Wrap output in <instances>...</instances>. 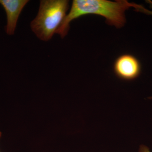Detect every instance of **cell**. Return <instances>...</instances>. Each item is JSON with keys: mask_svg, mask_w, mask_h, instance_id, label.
Instances as JSON below:
<instances>
[{"mask_svg": "<svg viewBox=\"0 0 152 152\" xmlns=\"http://www.w3.org/2000/svg\"><path fill=\"white\" fill-rule=\"evenodd\" d=\"M29 2L28 0H0V4L7 16L5 30L8 35L12 36L15 34L19 17Z\"/></svg>", "mask_w": 152, "mask_h": 152, "instance_id": "cell-4", "label": "cell"}, {"mask_svg": "<svg viewBox=\"0 0 152 152\" xmlns=\"http://www.w3.org/2000/svg\"><path fill=\"white\" fill-rule=\"evenodd\" d=\"M131 7L145 13H150V11L142 6L129 2L126 0L115 2L107 0H74L70 10L67 14L56 34L62 39L64 38L67 35L71 22L80 17L91 14L104 17L108 24L110 26L117 28L122 27L126 22L125 12Z\"/></svg>", "mask_w": 152, "mask_h": 152, "instance_id": "cell-1", "label": "cell"}, {"mask_svg": "<svg viewBox=\"0 0 152 152\" xmlns=\"http://www.w3.org/2000/svg\"><path fill=\"white\" fill-rule=\"evenodd\" d=\"M115 74L120 78L132 80L137 77L141 71V66L137 59L129 54L118 57L114 65Z\"/></svg>", "mask_w": 152, "mask_h": 152, "instance_id": "cell-3", "label": "cell"}, {"mask_svg": "<svg viewBox=\"0 0 152 152\" xmlns=\"http://www.w3.org/2000/svg\"><path fill=\"white\" fill-rule=\"evenodd\" d=\"M1 132H0V138H1Z\"/></svg>", "mask_w": 152, "mask_h": 152, "instance_id": "cell-6", "label": "cell"}, {"mask_svg": "<svg viewBox=\"0 0 152 152\" xmlns=\"http://www.w3.org/2000/svg\"><path fill=\"white\" fill-rule=\"evenodd\" d=\"M149 99H152V97H149Z\"/></svg>", "mask_w": 152, "mask_h": 152, "instance_id": "cell-7", "label": "cell"}, {"mask_svg": "<svg viewBox=\"0 0 152 152\" xmlns=\"http://www.w3.org/2000/svg\"><path fill=\"white\" fill-rule=\"evenodd\" d=\"M139 152H152L149 148L145 145H141L139 148Z\"/></svg>", "mask_w": 152, "mask_h": 152, "instance_id": "cell-5", "label": "cell"}, {"mask_svg": "<svg viewBox=\"0 0 152 152\" xmlns=\"http://www.w3.org/2000/svg\"><path fill=\"white\" fill-rule=\"evenodd\" d=\"M69 8L67 0H42L37 15L30 23L33 32L41 40L48 42L61 25Z\"/></svg>", "mask_w": 152, "mask_h": 152, "instance_id": "cell-2", "label": "cell"}]
</instances>
